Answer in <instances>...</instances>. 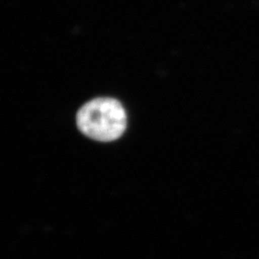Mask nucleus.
Returning a JSON list of instances; mask_svg holds the SVG:
<instances>
[{
    "mask_svg": "<svg viewBox=\"0 0 259 259\" xmlns=\"http://www.w3.org/2000/svg\"><path fill=\"white\" fill-rule=\"evenodd\" d=\"M77 125L84 136L108 142L119 139L126 130V112L112 98H97L84 104L77 114Z\"/></svg>",
    "mask_w": 259,
    "mask_h": 259,
    "instance_id": "f257e3e1",
    "label": "nucleus"
}]
</instances>
